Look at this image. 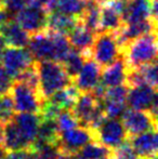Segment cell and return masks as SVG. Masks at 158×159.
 Here are the masks:
<instances>
[{
    "label": "cell",
    "instance_id": "3",
    "mask_svg": "<svg viewBox=\"0 0 158 159\" xmlns=\"http://www.w3.org/2000/svg\"><path fill=\"white\" fill-rule=\"evenodd\" d=\"M121 124L124 128L127 138L154 130L157 131V117L147 109H124L121 114Z\"/></svg>",
    "mask_w": 158,
    "mask_h": 159
},
{
    "label": "cell",
    "instance_id": "33",
    "mask_svg": "<svg viewBox=\"0 0 158 159\" xmlns=\"http://www.w3.org/2000/svg\"><path fill=\"white\" fill-rule=\"evenodd\" d=\"M56 124L60 132L67 131L73 128L79 126L76 117L72 113L70 109H63L56 117Z\"/></svg>",
    "mask_w": 158,
    "mask_h": 159
},
{
    "label": "cell",
    "instance_id": "12",
    "mask_svg": "<svg viewBox=\"0 0 158 159\" xmlns=\"http://www.w3.org/2000/svg\"><path fill=\"white\" fill-rule=\"evenodd\" d=\"M157 101V90L148 84H139L129 89L127 95V107L133 109H147Z\"/></svg>",
    "mask_w": 158,
    "mask_h": 159
},
{
    "label": "cell",
    "instance_id": "7",
    "mask_svg": "<svg viewBox=\"0 0 158 159\" xmlns=\"http://www.w3.org/2000/svg\"><path fill=\"white\" fill-rule=\"evenodd\" d=\"M34 57L28 49L25 48H6L2 53L0 63L10 78L14 80L26 67L34 62Z\"/></svg>",
    "mask_w": 158,
    "mask_h": 159
},
{
    "label": "cell",
    "instance_id": "38",
    "mask_svg": "<svg viewBox=\"0 0 158 159\" xmlns=\"http://www.w3.org/2000/svg\"><path fill=\"white\" fill-rule=\"evenodd\" d=\"M23 159H41L37 151H34V149H27L25 156H24Z\"/></svg>",
    "mask_w": 158,
    "mask_h": 159
},
{
    "label": "cell",
    "instance_id": "34",
    "mask_svg": "<svg viewBox=\"0 0 158 159\" xmlns=\"http://www.w3.org/2000/svg\"><path fill=\"white\" fill-rule=\"evenodd\" d=\"M111 155L116 159H142L135 154V152L133 151L132 146L130 145V143H129V141L127 139L118 147H116L115 149H112Z\"/></svg>",
    "mask_w": 158,
    "mask_h": 159
},
{
    "label": "cell",
    "instance_id": "5",
    "mask_svg": "<svg viewBox=\"0 0 158 159\" xmlns=\"http://www.w3.org/2000/svg\"><path fill=\"white\" fill-rule=\"evenodd\" d=\"M97 142V132L86 127L77 126L67 131L61 132L56 148L68 155L75 156L88 143Z\"/></svg>",
    "mask_w": 158,
    "mask_h": 159
},
{
    "label": "cell",
    "instance_id": "30",
    "mask_svg": "<svg viewBox=\"0 0 158 159\" xmlns=\"http://www.w3.org/2000/svg\"><path fill=\"white\" fill-rule=\"evenodd\" d=\"M86 7V0H56V8L66 14L79 17Z\"/></svg>",
    "mask_w": 158,
    "mask_h": 159
},
{
    "label": "cell",
    "instance_id": "19",
    "mask_svg": "<svg viewBox=\"0 0 158 159\" xmlns=\"http://www.w3.org/2000/svg\"><path fill=\"white\" fill-rule=\"evenodd\" d=\"M0 35L7 46L13 48H25L29 41V34L26 33L14 20L8 21L0 28Z\"/></svg>",
    "mask_w": 158,
    "mask_h": 159
},
{
    "label": "cell",
    "instance_id": "6",
    "mask_svg": "<svg viewBox=\"0 0 158 159\" xmlns=\"http://www.w3.org/2000/svg\"><path fill=\"white\" fill-rule=\"evenodd\" d=\"M10 92L12 94L16 113H39L43 98L38 91L19 81H13Z\"/></svg>",
    "mask_w": 158,
    "mask_h": 159
},
{
    "label": "cell",
    "instance_id": "4",
    "mask_svg": "<svg viewBox=\"0 0 158 159\" xmlns=\"http://www.w3.org/2000/svg\"><path fill=\"white\" fill-rule=\"evenodd\" d=\"M120 55L115 34L112 32H97L91 48V59L103 67L112 64Z\"/></svg>",
    "mask_w": 158,
    "mask_h": 159
},
{
    "label": "cell",
    "instance_id": "20",
    "mask_svg": "<svg viewBox=\"0 0 158 159\" xmlns=\"http://www.w3.org/2000/svg\"><path fill=\"white\" fill-rule=\"evenodd\" d=\"M147 19H153L152 0H129L128 8L122 16L124 24L137 23Z\"/></svg>",
    "mask_w": 158,
    "mask_h": 159
},
{
    "label": "cell",
    "instance_id": "36",
    "mask_svg": "<svg viewBox=\"0 0 158 159\" xmlns=\"http://www.w3.org/2000/svg\"><path fill=\"white\" fill-rule=\"evenodd\" d=\"M13 84V80L10 78V76L7 74L3 67L0 65V94L4 92H8L11 89V86Z\"/></svg>",
    "mask_w": 158,
    "mask_h": 159
},
{
    "label": "cell",
    "instance_id": "42",
    "mask_svg": "<svg viewBox=\"0 0 158 159\" xmlns=\"http://www.w3.org/2000/svg\"><path fill=\"white\" fill-rule=\"evenodd\" d=\"M73 159H82V158H80L79 156H77V155H75L74 157H73Z\"/></svg>",
    "mask_w": 158,
    "mask_h": 159
},
{
    "label": "cell",
    "instance_id": "2",
    "mask_svg": "<svg viewBox=\"0 0 158 159\" xmlns=\"http://www.w3.org/2000/svg\"><path fill=\"white\" fill-rule=\"evenodd\" d=\"M36 62L39 76V92L43 100L73 82L63 64L60 62L51 60Z\"/></svg>",
    "mask_w": 158,
    "mask_h": 159
},
{
    "label": "cell",
    "instance_id": "29",
    "mask_svg": "<svg viewBox=\"0 0 158 159\" xmlns=\"http://www.w3.org/2000/svg\"><path fill=\"white\" fill-rule=\"evenodd\" d=\"M16 113L14 108V102L10 90L0 94V121L7 122L12 119Z\"/></svg>",
    "mask_w": 158,
    "mask_h": 159
},
{
    "label": "cell",
    "instance_id": "40",
    "mask_svg": "<svg viewBox=\"0 0 158 159\" xmlns=\"http://www.w3.org/2000/svg\"><path fill=\"white\" fill-rule=\"evenodd\" d=\"M6 48H7V44H6V42H4V39L2 38V36L0 35V60H1L2 53H3Z\"/></svg>",
    "mask_w": 158,
    "mask_h": 159
},
{
    "label": "cell",
    "instance_id": "25",
    "mask_svg": "<svg viewBox=\"0 0 158 159\" xmlns=\"http://www.w3.org/2000/svg\"><path fill=\"white\" fill-rule=\"evenodd\" d=\"M124 25L122 17L111 7L101 4L99 32H116Z\"/></svg>",
    "mask_w": 158,
    "mask_h": 159
},
{
    "label": "cell",
    "instance_id": "32",
    "mask_svg": "<svg viewBox=\"0 0 158 159\" xmlns=\"http://www.w3.org/2000/svg\"><path fill=\"white\" fill-rule=\"evenodd\" d=\"M129 92V87L126 84L106 88L102 101H113V102H126ZM127 103V102H126Z\"/></svg>",
    "mask_w": 158,
    "mask_h": 159
},
{
    "label": "cell",
    "instance_id": "13",
    "mask_svg": "<svg viewBox=\"0 0 158 159\" xmlns=\"http://www.w3.org/2000/svg\"><path fill=\"white\" fill-rule=\"evenodd\" d=\"M102 67L93 59H87L82 68L76 76L73 84L78 88L80 92H90L101 79Z\"/></svg>",
    "mask_w": 158,
    "mask_h": 159
},
{
    "label": "cell",
    "instance_id": "8",
    "mask_svg": "<svg viewBox=\"0 0 158 159\" xmlns=\"http://www.w3.org/2000/svg\"><path fill=\"white\" fill-rule=\"evenodd\" d=\"M102 108V100L97 98L91 92H81L70 111L76 117L79 126L87 128L95 114Z\"/></svg>",
    "mask_w": 158,
    "mask_h": 159
},
{
    "label": "cell",
    "instance_id": "17",
    "mask_svg": "<svg viewBox=\"0 0 158 159\" xmlns=\"http://www.w3.org/2000/svg\"><path fill=\"white\" fill-rule=\"evenodd\" d=\"M60 135H61V132L57 128L56 119L41 117L36 140L29 149H37L43 145H51L56 147L60 141Z\"/></svg>",
    "mask_w": 158,
    "mask_h": 159
},
{
    "label": "cell",
    "instance_id": "43",
    "mask_svg": "<svg viewBox=\"0 0 158 159\" xmlns=\"http://www.w3.org/2000/svg\"><path fill=\"white\" fill-rule=\"evenodd\" d=\"M106 159H116V158H114V157H113V156H112V155H111V156H110V157H107V158H106Z\"/></svg>",
    "mask_w": 158,
    "mask_h": 159
},
{
    "label": "cell",
    "instance_id": "35",
    "mask_svg": "<svg viewBox=\"0 0 158 159\" xmlns=\"http://www.w3.org/2000/svg\"><path fill=\"white\" fill-rule=\"evenodd\" d=\"M103 108L107 118H118L127 108L126 102H113V101H102Z\"/></svg>",
    "mask_w": 158,
    "mask_h": 159
},
{
    "label": "cell",
    "instance_id": "31",
    "mask_svg": "<svg viewBox=\"0 0 158 159\" xmlns=\"http://www.w3.org/2000/svg\"><path fill=\"white\" fill-rule=\"evenodd\" d=\"M140 76L142 78L143 84H148L152 88L157 90V63L156 61L142 65L139 68H137Z\"/></svg>",
    "mask_w": 158,
    "mask_h": 159
},
{
    "label": "cell",
    "instance_id": "41",
    "mask_svg": "<svg viewBox=\"0 0 158 159\" xmlns=\"http://www.w3.org/2000/svg\"><path fill=\"white\" fill-rule=\"evenodd\" d=\"M7 154V151L4 149L3 146H0V159H3L4 156H6Z\"/></svg>",
    "mask_w": 158,
    "mask_h": 159
},
{
    "label": "cell",
    "instance_id": "21",
    "mask_svg": "<svg viewBox=\"0 0 158 159\" xmlns=\"http://www.w3.org/2000/svg\"><path fill=\"white\" fill-rule=\"evenodd\" d=\"M78 19L79 17L74 16V15H70L61 11L54 10L48 14L46 30L67 36L78 23Z\"/></svg>",
    "mask_w": 158,
    "mask_h": 159
},
{
    "label": "cell",
    "instance_id": "24",
    "mask_svg": "<svg viewBox=\"0 0 158 159\" xmlns=\"http://www.w3.org/2000/svg\"><path fill=\"white\" fill-rule=\"evenodd\" d=\"M100 13H101L100 2L94 0H86V7L79 16V20L89 30L97 33L100 30Z\"/></svg>",
    "mask_w": 158,
    "mask_h": 159
},
{
    "label": "cell",
    "instance_id": "9",
    "mask_svg": "<svg viewBox=\"0 0 158 159\" xmlns=\"http://www.w3.org/2000/svg\"><path fill=\"white\" fill-rule=\"evenodd\" d=\"M14 17V21L29 35L42 32L47 28L48 13L38 7H25Z\"/></svg>",
    "mask_w": 158,
    "mask_h": 159
},
{
    "label": "cell",
    "instance_id": "37",
    "mask_svg": "<svg viewBox=\"0 0 158 159\" xmlns=\"http://www.w3.org/2000/svg\"><path fill=\"white\" fill-rule=\"evenodd\" d=\"M9 16H10L9 13L3 8H0V28L9 21Z\"/></svg>",
    "mask_w": 158,
    "mask_h": 159
},
{
    "label": "cell",
    "instance_id": "44",
    "mask_svg": "<svg viewBox=\"0 0 158 159\" xmlns=\"http://www.w3.org/2000/svg\"><path fill=\"white\" fill-rule=\"evenodd\" d=\"M151 159H157V156H155V157H153V158H151Z\"/></svg>",
    "mask_w": 158,
    "mask_h": 159
},
{
    "label": "cell",
    "instance_id": "18",
    "mask_svg": "<svg viewBox=\"0 0 158 159\" xmlns=\"http://www.w3.org/2000/svg\"><path fill=\"white\" fill-rule=\"evenodd\" d=\"M127 76V65L122 54H120L112 64L103 67L101 71L100 81L106 87L119 86L126 82Z\"/></svg>",
    "mask_w": 158,
    "mask_h": 159
},
{
    "label": "cell",
    "instance_id": "10",
    "mask_svg": "<svg viewBox=\"0 0 158 159\" xmlns=\"http://www.w3.org/2000/svg\"><path fill=\"white\" fill-rule=\"evenodd\" d=\"M126 139L124 128L117 118H107L97 130V142L110 149L118 147Z\"/></svg>",
    "mask_w": 158,
    "mask_h": 159
},
{
    "label": "cell",
    "instance_id": "16",
    "mask_svg": "<svg viewBox=\"0 0 158 159\" xmlns=\"http://www.w3.org/2000/svg\"><path fill=\"white\" fill-rule=\"evenodd\" d=\"M95 34L97 33L89 30L78 19V23L76 24V26L73 28L72 32L68 34L67 36L70 46L73 48L77 49L80 52H82V54L87 59H90L91 48H92L93 41H94Z\"/></svg>",
    "mask_w": 158,
    "mask_h": 159
},
{
    "label": "cell",
    "instance_id": "39",
    "mask_svg": "<svg viewBox=\"0 0 158 159\" xmlns=\"http://www.w3.org/2000/svg\"><path fill=\"white\" fill-rule=\"evenodd\" d=\"M4 141V122L0 121V146H3Z\"/></svg>",
    "mask_w": 158,
    "mask_h": 159
},
{
    "label": "cell",
    "instance_id": "28",
    "mask_svg": "<svg viewBox=\"0 0 158 159\" xmlns=\"http://www.w3.org/2000/svg\"><path fill=\"white\" fill-rule=\"evenodd\" d=\"M13 81L22 82V84H26L29 88L34 89V90L39 92V76H38V69H37V62L34 61L29 66L26 67Z\"/></svg>",
    "mask_w": 158,
    "mask_h": 159
},
{
    "label": "cell",
    "instance_id": "15",
    "mask_svg": "<svg viewBox=\"0 0 158 159\" xmlns=\"http://www.w3.org/2000/svg\"><path fill=\"white\" fill-rule=\"evenodd\" d=\"M127 140L129 141L135 154L142 159H151L157 156V131L151 130L127 138Z\"/></svg>",
    "mask_w": 158,
    "mask_h": 159
},
{
    "label": "cell",
    "instance_id": "26",
    "mask_svg": "<svg viewBox=\"0 0 158 159\" xmlns=\"http://www.w3.org/2000/svg\"><path fill=\"white\" fill-rule=\"evenodd\" d=\"M86 60L87 57L82 54V52H80V51H78L75 48L70 49L67 57H65V60H64L62 64H63L64 68H65L67 75L70 76V78L72 79V81L78 75V73L80 71V69L82 68Z\"/></svg>",
    "mask_w": 158,
    "mask_h": 159
},
{
    "label": "cell",
    "instance_id": "23",
    "mask_svg": "<svg viewBox=\"0 0 158 159\" xmlns=\"http://www.w3.org/2000/svg\"><path fill=\"white\" fill-rule=\"evenodd\" d=\"M3 147L7 152L20 151V149H28L25 141L23 140L21 133L19 131L15 121L10 119L4 122V141Z\"/></svg>",
    "mask_w": 158,
    "mask_h": 159
},
{
    "label": "cell",
    "instance_id": "1",
    "mask_svg": "<svg viewBox=\"0 0 158 159\" xmlns=\"http://www.w3.org/2000/svg\"><path fill=\"white\" fill-rule=\"evenodd\" d=\"M121 54L127 65V70L139 68L142 65L155 62L157 59L156 30L146 33L133 39Z\"/></svg>",
    "mask_w": 158,
    "mask_h": 159
},
{
    "label": "cell",
    "instance_id": "27",
    "mask_svg": "<svg viewBox=\"0 0 158 159\" xmlns=\"http://www.w3.org/2000/svg\"><path fill=\"white\" fill-rule=\"evenodd\" d=\"M112 154V149L99 142H90L76 154L82 159H106Z\"/></svg>",
    "mask_w": 158,
    "mask_h": 159
},
{
    "label": "cell",
    "instance_id": "14",
    "mask_svg": "<svg viewBox=\"0 0 158 159\" xmlns=\"http://www.w3.org/2000/svg\"><path fill=\"white\" fill-rule=\"evenodd\" d=\"M13 120L16 124L22 138L29 149L36 140L41 115L39 113H15Z\"/></svg>",
    "mask_w": 158,
    "mask_h": 159
},
{
    "label": "cell",
    "instance_id": "22",
    "mask_svg": "<svg viewBox=\"0 0 158 159\" xmlns=\"http://www.w3.org/2000/svg\"><path fill=\"white\" fill-rule=\"evenodd\" d=\"M80 93L81 92L78 90V88L72 82L65 88L54 92L47 100L52 104L56 105L61 109H72L75 103L77 102V98H79Z\"/></svg>",
    "mask_w": 158,
    "mask_h": 159
},
{
    "label": "cell",
    "instance_id": "11",
    "mask_svg": "<svg viewBox=\"0 0 158 159\" xmlns=\"http://www.w3.org/2000/svg\"><path fill=\"white\" fill-rule=\"evenodd\" d=\"M28 51L36 61L54 59V47L50 34L47 30L30 35L28 41Z\"/></svg>",
    "mask_w": 158,
    "mask_h": 159
}]
</instances>
